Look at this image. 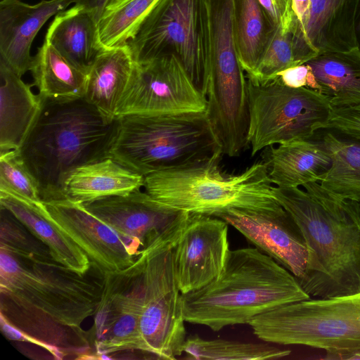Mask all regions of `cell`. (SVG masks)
Returning <instances> with one entry per match:
<instances>
[{"mask_svg":"<svg viewBox=\"0 0 360 360\" xmlns=\"http://www.w3.org/2000/svg\"><path fill=\"white\" fill-rule=\"evenodd\" d=\"M79 274L50 253L29 255L0 248V316L18 328L15 340L30 342L56 359H84L89 347L81 325L94 315L100 280Z\"/></svg>","mask_w":360,"mask_h":360,"instance_id":"1","label":"cell"},{"mask_svg":"<svg viewBox=\"0 0 360 360\" xmlns=\"http://www.w3.org/2000/svg\"><path fill=\"white\" fill-rule=\"evenodd\" d=\"M303 187H273L307 246V267L299 283L314 298L359 292L360 202L338 198L319 182Z\"/></svg>","mask_w":360,"mask_h":360,"instance_id":"2","label":"cell"},{"mask_svg":"<svg viewBox=\"0 0 360 360\" xmlns=\"http://www.w3.org/2000/svg\"><path fill=\"white\" fill-rule=\"evenodd\" d=\"M118 119L109 120L84 98L43 99L19 152L35 178L42 202L65 200V182L77 167L109 157Z\"/></svg>","mask_w":360,"mask_h":360,"instance_id":"3","label":"cell"},{"mask_svg":"<svg viewBox=\"0 0 360 360\" xmlns=\"http://www.w3.org/2000/svg\"><path fill=\"white\" fill-rule=\"evenodd\" d=\"M310 297L289 271L255 247L231 250L220 275L181 294V302L186 322L218 331Z\"/></svg>","mask_w":360,"mask_h":360,"instance_id":"4","label":"cell"},{"mask_svg":"<svg viewBox=\"0 0 360 360\" xmlns=\"http://www.w3.org/2000/svg\"><path fill=\"white\" fill-rule=\"evenodd\" d=\"M109 157L143 176L221 157L205 112L120 117Z\"/></svg>","mask_w":360,"mask_h":360,"instance_id":"5","label":"cell"},{"mask_svg":"<svg viewBox=\"0 0 360 360\" xmlns=\"http://www.w3.org/2000/svg\"><path fill=\"white\" fill-rule=\"evenodd\" d=\"M221 158L145 175L144 191L169 207L216 217L231 210L270 212L283 207L263 161L227 174L219 168Z\"/></svg>","mask_w":360,"mask_h":360,"instance_id":"6","label":"cell"},{"mask_svg":"<svg viewBox=\"0 0 360 360\" xmlns=\"http://www.w3.org/2000/svg\"><path fill=\"white\" fill-rule=\"evenodd\" d=\"M262 341L303 345L326 352L360 349V292L311 297L277 307L250 323Z\"/></svg>","mask_w":360,"mask_h":360,"instance_id":"7","label":"cell"},{"mask_svg":"<svg viewBox=\"0 0 360 360\" xmlns=\"http://www.w3.org/2000/svg\"><path fill=\"white\" fill-rule=\"evenodd\" d=\"M188 215L189 212L183 211L163 233L142 250L145 253L140 319L143 352L162 359L173 360L181 356L187 338L173 249Z\"/></svg>","mask_w":360,"mask_h":360,"instance_id":"8","label":"cell"},{"mask_svg":"<svg viewBox=\"0 0 360 360\" xmlns=\"http://www.w3.org/2000/svg\"><path fill=\"white\" fill-rule=\"evenodd\" d=\"M248 92L247 144L252 156L275 144L314 137L332 110L324 95L288 87L278 78L263 84L248 80Z\"/></svg>","mask_w":360,"mask_h":360,"instance_id":"9","label":"cell"},{"mask_svg":"<svg viewBox=\"0 0 360 360\" xmlns=\"http://www.w3.org/2000/svg\"><path fill=\"white\" fill-rule=\"evenodd\" d=\"M145 253L126 269L103 274L101 298L94 316V345L99 359L123 351H141Z\"/></svg>","mask_w":360,"mask_h":360,"instance_id":"10","label":"cell"},{"mask_svg":"<svg viewBox=\"0 0 360 360\" xmlns=\"http://www.w3.org/2000/svg\"><path fill=\"white\" fill-rule=\"evenodd\" d=\"M207 101L179 58L167 53L135 63L118 104L116 118L134 114H172L206 110Z\"/></svg>","mask_w":360,"mask_h":360,"instance_id":"11","label":"cell"},{"mask_svg":"<svg viewBox=\"0 0 360 360\" xmlns=\"http://www.w3.org/2000/svg\"><path fill=\"white\" fill-rule=\"evenodd\" d=\"M162 0L129 42L136 63L175 49L188 74L202 93L205 58L199 47L195 0ZM203 94V93H202Z\"/></svg>","mask_w":360,"mask_h":360,"instance_id":"12","label":"cell"},{"mask_svg":"<svg viewBox=\"0 0 360 360\" xmlns=\"http://www.w3.org/2000/svg\"><path fill=\"white\" fill-rule=\"evenodd\" d=\"M359 6L360 0H292L290 34L297 63L323 53L358 47Z\"/></svg>","mask_w":360,"mask_h":360,"instance_id":"13","label":"cell"},{"mask_svg":"<svg viewBox=\"0 0 360 360\" xmlns=\"http://www.w3.org/2000/svg\"><path fill=\"white\" fill-rule=\"evenodd\" d=\"M228 232L229 224L219 217L189 213L173 249L182 295L203 288L220 275L231 250Z\"/></svg>","mask_w":360,"mask_h":360,"instance_id":"14","label":"cell"},{"mask_svg":"<svg viewBox=\"0 0 360 360\" xmlns=\"http://www.w3.org/2000/svg\"><path fill=\"white\" fill-rule=\"evenodd\" d=\"M82 205L109 226L135 256L150 246L183 212L157 201L142 188Z\"/></svg>","mask_w":360,"mask_h":360,"instance_id":"15","label":"cell"},{"mask_svg":"<svg viewBox=\"0 0 360 360\" xmlns=\"http://www.w3.org/2000/svg\"><path fill=\"white\" fill-rule=\"evenodd\" d=\"M41 211L87 256L101 273L121 271L134 263L135 256L126 243L106 224L69 200L41 202Z\"/></svg>","mask_w":360,"mask_h":360,"instance_id":"16","label":"cell"},{"mask_svg":"<svg viewBox=\"0 0 360 360\" xmlns=\"http://www.w3.org/2000/svg\"><path fill=\"white\" fill-rule=\"evenodd\" d=\"M218 217L274 259L298 282L302 279L308 263L307 246L300 227L283 207L270 212L231 210Z\"/></svg>","mask_w":360,"mask_h":360,"instance_id":"17","label":"cell"},{"mask_svg":"<svg viewBox=\"0 0 360 360\" xmlns=\"http://www.w3.org/2000/svg\"><path fill=\"white\" fill-rule=\"evenodd\" d=\"M76 0H42L28 4L20 0L0 2V58L18 75L30 71L31 46L39 31L53 16Z\"/></svg>","mask_w":360,"mask_h":360,"instance_id":"18","label":"cell"},{"mask_svg":"<svg viewBox=\"0 0 360 360\" xmlns=\"http://www.w3.org/2000/svg\"><path fill=\"white\" fill-rule=\"evenodd\" d=\"M264 163L271 184L297 188L319 182L331 165L330 153L320 136L295 140L264 149Z\"/></svg>","mask_w":360,"mask_h":360,"instance_id":"19","label":"cell"},{"mask_svg":"<svg viewBox=\"0 0 360 360\" xmlns=\"http://www.w3.org/2000/svg\"><path fill=\"white\" fill-rule=\"evenodd\" d=\"M0 58V151L20 150L43 105V98Z\"/></svg>","mask_w":360,"mask_h":360,"instance_id":"20","label":"cell"},{"mask_svg":"<svg viewBox=\"0 0 360 360\" xmlns=\"http://www.w3.org/2000/svg\"><path fill=\"white\" fill-rule=\"evenodd\" d=\"M144 176L110 157L75 169L65 182V200L84 204L143 188Z\"/></svg>","mask_w":360,"mask_h":360,"instance_id":"21","label":"cell"},{"mask_svg":"<svg viewBox=\"0 0 360 360\" xmlns=\"http://www.w3.org/2000/svg\"><path fill=\"white\" fill-rule=\"evenodd\" d=\"M135 63L127 44L103 49L89 71L84 98L107 119H117V108Z\"/></svg>","mask_w":360,"mask_h":360,"instance_id":"22","label":"cell"},{"mask_svg":"<svg viewBox=\"0 0 360 360\" xmlns=\"http://www.w3.org/2000/svg\"><path fill=\"white\" fill-rule=\"evenodd\" d=\"M39 203L0 190L1 207L10 212L41 241L56 262L79 274H87L91 268L87 256L45 217Z\"/></svg>","mask_w":360,"mask_h":360,"instance_id":"23","label":"cell"},{"mask_svg":"<svg viewBox=\"0 0 360 360\" xmlns=\"http://www.w3.org/2000/svg\"><path fill=\"white\" fill-rule=\"evenodd\" d=\"M44 41L86 74L103 49L99 41L98 22L76 5L55 15Z\"/></svg>","mask_w":360,"mask_h":360,"instance_id":"24","label":"cell"},{"mask_svg":"<svg viewBox=\"0 0 360 360\" xmlns=\"http://www.w3.org/2000/svg\"><path fill=\"white\" fill-rule=\"evenodd\" d=\"M332 108L360 105V49L326 52L306 63Z\"/></svg>","mask_w":360,"mask_h":360,"instance_id":"25","label":"cell"},{"mask_svg":"<svg viewBox=\"0 0 360 360\" xmlns=\"http://www.w3.org/2000/svg\"><path fill=\"white\" fill-rule=\"evenodd\" d=\"M33 86L43 99L66 101L84 96L87 74L44 41L33 56Z\"/></svg>","mask_w":360,"mask_h":360,"instance_id":"26","label":"cell"},{"mask_svg":"<svg viewBox=\"0 0 360 360\" xmlns=\"http://www.w3.org/2000/svg\"><path fill=\"white\" fill-rule=\"evenodd\" d=\"M316 134L323 141L331 158L330 167L319 184L338 198L360 202V142L323 131Z\"/></svg>","mask_w":360,"mask_h":360,"instance_id":"27","label":"cell"},{"mask_svg":"<svg viewBox=\"0 0 360 360\" xmlns=\"http://www.w3.org/2000/svg\"><path fill=\"white\" fill-rule=\"evenodd\" d=\"M162 0H123L108 6L98 23L103 49L126 46Z\"/></svg>","mask_w":360,"mask_h":360,"instance_id":"28","label":"cell"},{"mask_svg":"<svg viewBox=\"0 0 360 360\" xmlns=\"http://www.w3.org/2000/svg\"><path fill=\"white\" fill-rule=\"evenodd\" d=\"M183 351L196 360H266L289 356L291 351L265 342H247L224 339L206 340L197 335L187 337Z\"/></svg>","mask_w":360,"mask_h":360,"instance_id":"29","label":"cell"},{"mask_svg":"<svg viewBox=\"0 0 360 360\" xmlns=\"http://www.w3.org/2000/svg\"><path fill=\"white\" fill-rule=\"evenodd\" d=\"M263 31L262 12L258 0H240L235 44L239 63L248 78L253 75L263 50Z\"/></svg>","mask_w":360,"mask_h":360,"instance_id":"30","label":"cell"},{"mask_svg":"<svg viewBox=\"0 0 360 360\" xmlns=\"http://www.w3.org/2000/svg\"><path fill=\"white\" fill-rule=\"evenodd\" d=\"M297 65L299 64L295 59L291 34L274 27L248 81L257 84H266L274 79L280 71Z\"/></svg>","mask_w":360,"mask_h":360,"instance_id":"31","label":"cell"},{"mask_svg":"<svg viewBox=\"0 0 360 360\" xmlns=\"http://www.w3.org/2000/svg\"><path fill=\"white\" fill-rule=\"evenodd\" d=\"M0 190L33 202H41L38 184L19 150L0 151Z\"/></svg>","mask_w":360,"mask_h":360,"instance_id":"32","label":"cell"},{"mask_svg":"<svg viewBox=\"0 0 360 360\" xmlns=\"http://www.w3.org/2000/svg\"><path fill=\"white\" fill-rule=\"evenodd\" d=\"M319 131L360 142V105L332 108L328 120L320 127Z\"/></svg>","mask_w":360,"mask_h":360,"instance_id":"33","label":"cell"},{"mask_svg":"<svg viewBox=\"0 0 360 360\" xmlns=\"http://www.w3.org/2000/svg\"><path fill=\"white\" fill-rule=\"evenodd\" d=\"M260 6L267 13L273 28L279 27L290 33L293 22L292 0H258Z\"/></svg>","mask_w":360,"mask_h":360,"instance_id":"34","label":"cell"},{"mask_svg":"<svg viewBox=\"0 0 360 360\" xmlns=\"http://www.w3.org/2000/svg\"><path fill=\"white\" fill-rule=\"evenodd\" d=\"M285 86L291 88H309L318 91V84L310 67L302 63L288 68L278 72L275 77Z\"/></svg>","mask_w":360,"mask_h":360,"instance_id":"35","label":"cell"},{"mask_svg":"<svg viewBox=\"0 0 360 360\" xmlns=\"http://www.w3.org/2000/svg\"><path fill=\"white\" fill-rule=\"evenodd\" d=\"M111 0H76L75 5L88 12L98 23Z\"/></svg>","mask_w":360,"mask_h":360,"instance_id":"36","label":"cell"},{"mask_svg":"<svg viewBox=\"0 0 360 360\" xmlns=\"http://www.w3.org/2000/svg\"><path fill=\"white\" fill-rule=\"evenodd\" d=\"M321 359L326 360H360V349L353 351L326 352Z\"/></svg>","mask_w":360,"mask_h":360,"instance_id":"37","label":"cell"},{"mask_svg":"<svg viewBox=\"0 0 360 360\" xmlns=\"http://www.w3.org/2000/svg\"><path fill=\"white\" fill-rule=\"evenodd\" d=\"M356 37H357L358 47L360 49V6H359V13H358L357 20H356Z\"/></svg>","mask_w":360,"mask_h":360,"instance_id":"38","label":"cell"}]
</instances>
